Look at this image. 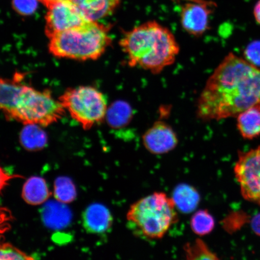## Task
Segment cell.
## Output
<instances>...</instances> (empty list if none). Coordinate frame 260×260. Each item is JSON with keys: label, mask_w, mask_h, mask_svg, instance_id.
Listing matches in <instances>:
<instances>
[{"label": "cell", "mask_w": 260, "mask_h": 260, "mask_svg": "<svg viewBox=\"0 0 260 260\" xmlns=\"http://www.w3.org/2000/svg\"><path fill=\"white\" fill-rule=\"evenodd\" d=\"M19 178H22L21 175L10 174L0 166V193L8 186L10 181Z\"/></svg>", "instance_id": "cell-27"}, {"label": "cell", "mask_w": 260, "mask_h": 260, "mask_svg": "<svg viewBox=\"0 0 260 260\" xmlns=\"http://www.w3.org/2000/svg\"><path fill=\"white\" fill-rule=\"evenodd\" d=\"M190 228L195 235L202 237L209 235L215 226L214 217L207 210H200L190 219Z\"/></svg>", "instance_id": "cell-19"}, {"label": "cell", "mask_w": 260, "mask_h": 260, "mask_svg": "<svg viewBox=\"0 0 260 260\" xmlns=\"http://www.w3.org/2000/svg\"><path fill=\"white\" fill-rule=\"evenodd\" d=\"M70 211L58 203L48 204L44 211V220L49 226L60 228L66 225L70 219Z\"/></svg>", "instance_id": "cell-20"}, {"label": "cell", "mask_w": 260, "mask_h": 260, "mask_svg": "<svg viewBox=\"0 0 260 260\" xmlns=\"http://www.w3.org/2000/svg\"><path fill=\"white\" fill-rule=\"evenodd\" d=\"M253 107H260V69L230 53L207 80L198 100V118H236Z\"/></svg>", "instance_id": "cell-1"}, {"label": "cell", "mask_w": 260, "mask_h": 260, "mask_svg": "<svg viewBox=\"0 0 260 260\" xmlns=\"http://www.w3.org/2000/svg\"><path fill=\"white\" fill-rule=\"evenodd\" d=\"M58 100L84 129H89L106 119L107 100L96 87L81 86L68 89Z\"/></svg>", "instance_id": "cell-6"}, {"label": "cell", "mask_w": 260, "mask_h": 260, "mask_svg": "<svg viewBox=\"0 0 260 260\" xmlns=\"http://www.w3.org/2000/svg\"><path fill=\"white\" fill-rule=\"evenodd\" d=\"M133 116V109L128 103L117 101L108 107L106 119L110 127L119 129L128 125Z\"/></svg>", "instance_id": "cell-17"}, {"label": "cell", "mask_w": 260, "mask_h": 260, "mask_svg": "<svg viewBox=\"0 0 260 260\" xmlns=\"http://www.w3.org/2000/svg\"><path fill=\"white\" fill-rule=\"evenodd\" d=\"M172 198L177 210L184 213L192 212L200 202V195L198 190L186 184H181L175 187Z\"/></svg>", "instance_id": "cell-16"}, {"label": "cell", "mask_w": 260, "mask_h": 260, "mask_svg": "<svg viewBox=\"0 0 260 260\" xmlns=\"http://www.w3.org/2000/svg\"><path fill=\"white\" fill-rule=\"evenodd\" d=\"M34 258L11 243L0 244V260H30Z\"/></svg>", "instance_id": "cell-23"}, {"label": "cell", "mask_w": 260, "mask_h": 260, "mask_svg": "<svg viewBox=\"0 0 260 260\" xmlns=\"http://www.w3.org/2000/svg\"><path fill=\"white\" fill-rule=\"evenodd\" d=\"M126 218L136 233L157 240L178 222V210L172 197L164 192H154L133 204Z\"/></svg>", "instance_id": "cell-4"}, {"label": "cell", "mask_w": 260, "mask_h": 260, "mask_svg": "<svg viewBox=\"0 0 260 260\" xmlns=\"http://www.w3.org/2000/svg\"><path fill=\"white\" fill-rule=\"evenodd\" d=\"M237 127L242 138L252 140L260 136V107H253L236 117Z\"/></svg>", "instance_id": "cell-15"}, {"label": "cell", "mask_w": 260, "mask_h": 260, "mask_svg": "<svg viewBox=\"0 0 260 260\" xmlns=\"http://www.w3.org/2000/svg\"><path fill=\"white\" fill-rule=\"evenodd\" d=\"M81 14L90 21H99L110 16L121 5V0H71Z\"/></svg>", "instance_id": "cell-12"}, {"label": "cell", "mask_w": 260, "mask_h": 260, "mask_svg": "<svg viewBox=\"0 0 260 260\" xmlns=\"http://www.w3.org/2000/svg\"><path fill=\"white\" fill-rule=\"evenodd\" d=\"M24 83L20 79L0 77V111L8 118L14 108L15 104Z\"/></svg>", "instance_id": "cell-13"}, {"label": "cell", "mask_w": 260, "mask_h": 260, "mask_svg": "<svg viewBox=\"0 0 260 260\" xmlns=\"http://www.w3.org/2000/svg\"><path fill=\"white\" fill-rule=\"evenodd\" d=\"M183 249L186 259L188 260L219 259L216 253L211 251L207 244L201 239L185 244Z\"/></svg>", "instance_id": "cell-21"}, {"label": "cell", "mask_w": 260, "mask_h": 260, "mask_svg": "<svg viewBox=\"0 0 260 260\" xmlns=\"http://www.w3.org/2000/svg\"><path fill=\"white\" fill-rule=\"evenodd\" d=\"M109 28L99 21L87 20L49 38L48 50L57 58L96 60L112 44Z\"/></svg>", "instance_id": "cell-3"}, {"label": "cell", "mask_w": 260, "mask_h": 260, "mask_svg": "<svg viewBox=\"0 0 260 260\" xmlns=\"http://www.w3.org/2000/svg\"><path fill=\"white\" fill-rule=\"evenodd\" d=\"M65 110L48 90H37L24 84L8 119L25 125L45 126L64 116Z\"/></svg>", "instance_id": "cell-5"}, {"label": "cell", "mask_w": 260, "mask_h": 260, "mask_svg": "<svg viewBox=\"0 0 260 260\" xmlns=\"http://www.w3.org/2000/svg\"><path fill=\"white\" fill-rule=\"evenodd\" d=\"M38 1L39 0H13V7L19 14L30 15L37 11Z\"/></svg>", "instance_id": "cell-24"}, {"label": "cell", "mask_w": 260, "mask_h": 260, "mask_svg": "<svg viewBox=\"0 0 260 260\" xmlns=\"http://www.w3.org/2000/svg\"><path fill=\"white\" fill-rule=\"evenodd\" d=\"M253 15L256 22L260 24V0L256 3L254 9H253Z\"/></svg>", "instance_id": "cell-29"}, {"label": "cell", "mask_w": 260, "mask_h": 260, "mask_svg": "<svg viewBox=\"0 0 260 260\" xmlns=\"http://www.w3.org/2000/svg\"><path fill=\"white\" fill-rule=\"evenodd\" d=\"M51 194L47 182L40 177H32L28 179L22 188V198L25 203L32 206L44 204Z\"/></svg>", "instance_id": "cell-14"}, {"label": "cell", "mask_w": 260, "mask_h": 260, "mask_svg": "<svg viewBox=\"0 0 260 260\" xmlns=\"http://www.w3.org/2000/svg\"><path fill=\"white\" fill-rule=\"evenodd\" d=\"M234 173L244 199L260 206V146L239 152Z\"/></svg>", "instance_id": "cell-7"}, {"label": "cell", "mask_w": 260, "mask_h": 260, "mask_svg": "<svg viewBox=\"0 0 260 260\" xmlns=\"http://www.w3.org/2000/svg\"><path fill=\"white\" fill-rule=\"evenodd\" d=\"M47 8L45 34L48 39L88 20L71 0H61Z\"/></svg>", "instance_id": "cell-9"}, {"label": "cell", "mask_w": 260, "mask_h": 260, "mask_svg": "<svg viewBox=\"0 0 260 260\" xmlns=\"http://www.w3.org/2000/svg\"><path fill=\"white\" fill-rule=\"evenodd\" d=\"M59 1H61V0H39V2H40L44 6H46L47 8L54 4V3Z\"/></svg>", "instance_id": "cell-30"}, {"label": "cell", "mask_w": 260, "mask_h": 260, "mask_svg": "<svg viewBox=\"0 0 260 260\" xmlns=\"http://www.w3.org/2000/svg\"><path fill=\"white\" fill-rule=\"evenodd\" d=\"M83 225L87 232L92 234L105 233L111 229L113 219L111 213L103 204H91L84 211Z\"/></svg>", "instance_id": "cell-11"}, {"label": "cell", "mask_w": 260, "mask_h": 260, "mask_svg": "<svg viewBox=\"0 0 260 260\" xmlns=\"http://www.w3.org/2000/svg\"><path fill=\"white\" fill-rule=\"evenodd\" d=\"M54 187V195L58 202L71 203L76 200V188L70 178L64 177L57 178Z\"/></svg>", "instance_id": "cell-22"}, {"label": "cell", "mask_w": 260, "mask_h": 260, "mask_svg": "<svg viewBox=\"0 0 260 260\" xmlns=\"http://www.w3.org/2000/svg\"><path fill=\"white\" fill-rule=\"evenodd\" d=\"M127 63L158 74L175 62L180 46L170 29L149 21L126 31L119 41Z\"/></svg>", "instance_id": "cell-2"}, {"label": "cell", "mask_w": 260, "mask_h": 260, "mask_svg": "<svg viewBox=\"0 0 260 260\" xmlns=\"http://www.w3.org/2000/svg\"><path fill=\"white\" fill-rule=\"evenodd\" d=\"M12 214L7 208H0V236L4 235L11 229Z\"/></svg>", "instance_id": "cell-26"}, {"label": "cell", "mask_w": 260, "mask_h": 260, "mask_svg": "<svg viewBox=\"0 0 260 260\" xmlns=\"http://www.w3.org/2000/svg\"><path fill=\"white\" fill-rule=\"evenodd\" d=\"M180 3V22L188 34L199 37L209 28L210 16L217 7L211 0H174Z\"/></svg>", "instance_id": "cell-8"}, {"label": "cell", "mask_w": 260, "mask_h": 260, "mask_svg": "<svg viewBox=\"0 0 260 260\" xmlns=\"http://www.w3.org/2000/svg\"><path fill=\"white\" fill-rule=\"evenodd\" d=\"M38 125H25L20 133V142L27 150L38 151L47 145L46 133Z\"/></svg>", "instance_id": "cell-18"}, {"label": "cell", "mask_w": 260, "mask_h": 260, "mask_svg": "<svg viewBox=\"0 0 260 260\" xmlns=\"http://www.w3.org/2000/svg\"><path fill=\"white\" fill-rule=\"evenodd\" d=\"M245 59L255 67H260V41L250 44L245 49Z\"/></svg>", "instance_id": "cell-25"}, {"label": "cell", "mask_w": 260, "mask_h": 260, "mask_svg": "<svg viewBox=\"0 0 260 260\" xmlns=\"http://www.w3.org/2000/svg\"><path fill=\"white\" fill-rule=\"evenodd\" d=\"M143 145L151 154L162 155L174 150L178 144L176 133L164 121L154 123L142 136Z\"/></svg>", "instance_id": "cell-10"}, {"label": "cell", "mask_w": 260, "mask_h": 260, "mask_svg": "<svg viewBox=\"0 0 260 260\" xmlns=\"http://www.w3.org/2000/svg\"><path fill=\"white\" fill-rule=\"evenodd\" d=\"M251 226L253 232L260 237V213L252 217L251 220Z\"/></svg>", "instance_id": "cell-28"}]
</instances>
